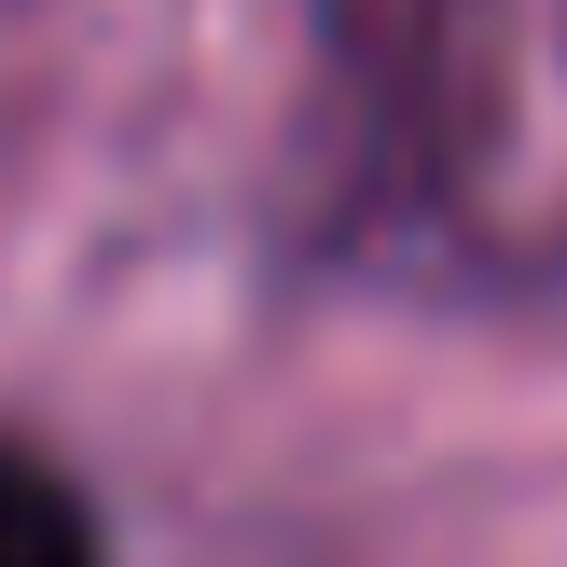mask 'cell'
<instances>
[{
    "instance_id": "cell-1",
    "label": "cell",
    "mask_w": 567,
    "mask_h": 567,
    "mask_svg": "<svg viewBox=\"0 0 567 567\" xmlns=\"http://www.w3.org/2000/svg\"><path fill=\"white\" fill-rule=\"evenodd\" d=\"M0 567H111L83 485L42 471V457H14V443H0Z\"/></svg>"
}]
</instances>
